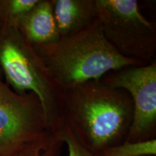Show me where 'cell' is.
<instances>
[{
  "label": "cell",
  "instance_id": "cell-1",
  "mask_svg": "<svg viewBox=\"0 0 156 156\" xmlns=\"http://www.w3.org/2000/svg\"><path fill=\"white\" fill-rule=\"evenodd\" d=\"M133 112L129 93L101 80L64 91V123L84 146L97 155L125 141Z\"/></svg>",
  "mask_w": 156,
  "mask_h": 156
},
{
  "label": "cell",
  "instance_id": "cell-2",
  "mask_svg": "<svg viewBox=\"0 0 156 156\" xmlns=\"http://www.w3.org/2000/svg\"><path fill=\"white\" fill-rule=\"evenodd\" d=\"M33 46L64 91L101 80L111 72L146 64L117 52L105 37L98 18L75 34Z\"/></svg>",
  "mask_w": 156,
  "mask_h": 156
},
{
  "label": "cell",
  "instance_id": "cell-3",
  "mask_svg": "<svg viewBox=\"0 0 156 156\" xmlns=\"http://www.w3.org/2000/svg\"><path fill=\"white\" fill-rule=\"evenodd\" d=\"M0 69L7 85L20 94L31 92L41 101L51 131L64 123V91L56 84L33 45L17 27L0 23Z\"/></svg>",
  "mask_w": 156,
  "mask_h": 156
},
{
  "label": "cell",
  "instance_id": "cell-4",
  "mask_svg": "<svg viewBox=\"0 0 156 156\" xmlns=\"http://www.w3.org/2000/svg\"><path fill=\"white\" fill-rule=\"evenodd\" d=\"M97 18L110 44L122 56L146 64L155 61V25L136 0H95Z\"/></svg>",
  "mask_w": 156,
  "mask_h": 156
},
{
  "label": "cell",
  "instance_id": "cell-5",
  "mask_svg": "<svg viewBox=\"0 0 156 156\" xmlns=\"http://www.w3.org/2000/svg\"><path fill=\"white\" fill-rule=\"evenodd\" d=\"M50 133L38 96L17 93L0 80V155L14 156Z\"/></svg>",
  "mask_w": 156,
  "mask_h": 156
},
{
  "label": "cell",
  "instance_id": "cell-6",
  "mask_svg": "<svg viewBox=\"0 0 156 156\" xmlns=\"http://www.w3.org/2000/svg\"><path fill=\"white\" fill-rule=\"evenodd\" d=\"M101 80L108 86L126 90L133 103V119L126 142L153 138L156 127V61L111 72Z\"/></svg>",
  "mask_w": 156,
  "mask_h": 156
},
{
  "label": "cell",
  "instance_id": "cell-7",
  "mask_svg": "<svg viewBox=\"0 0 156 156\" xmlns=\"http://www.w3.org/2000/svg\"><path fill=\"white\" fill-rule=\"evenodd\" d=\"M59 37L75 34L97 19L95 0H51Z\"/></svg>",
  "mask_w": 156,
  "mask_h": 156
},
{
  "label": "cell",
  "instance_id": "cell-8",
  "mask_svg": "<svg viewBox=\"0 0 156 156\" xmlns=\"http://www.w3.org/2000/svg\"><path fill=\"white\" fill-rule=\"evenodd\" d=\"M17 28L32 45L48 44L59 38L51 0H38L21 19Z\"/></svg>",
  "mask_w": 156,
  "mask_h": 156
},
{
  "label": "cell",
  "instance_id": "cell-9",
  "mask_svg": "<svg viewBox=\"0 0 156 156\" xmlns=\"http://www.w3.org/2000/svg\"><path fill=\"white\" fill-rule=\"evenodd\" d=\"M38 0H0V23L17 27Z\"/></svg>",
  "mask_w": 156,
  "mask_h": 156
},
{
  "label": "cell",
  "instance_id": "cell-10",
  "mask_svg": "<svg viewBox=\"0 0 156 156\" xmlns=\"http://www.w3.org/2000/svg\"><path fill=\"white\" fill-rule=\"evenodd\" d=\"M98 156H156L155 138L140 142H126L107 148Z\"/></svg>",
  "mask_w": 156,
  "mask_h": 156
},
{
  "label": "cell",
  "instance_id": "cell-11",
  "mask_svg": "<svg viewBox=\"0 0 156 156\" xmlns=\"http://www.w3.org/2000/svg\"><path fill=\"white\" fill-rule=\"evenodd\" d=\"M63 145L57 132L50 133L24 147L14 156H58Z\"/></svg>",
  "mask_w": 156,
  "mask_h": 156
},
{
  "label": "cell",
  "instance_id": "cell-12",
  "mask_svg": "<svg viewBox=\"0 0 156 156\" xmlns=\"http://www.w3.org/2000/svg\"><path fill=\"white\" fill-rule=\"evenodd\" d=\"M57 134L58 138L67 146V156H98L84 146L65 123L58 130Z\"/></svg>",
  "mask_w": 156,
  "mask_h": 156
},
{
  "label": "cell",
  "instance_id": "cell-13",
  "mask_svg": "<svg viewBox=\"0 0 156 156\" xmlns=\"http://www.w3.org/2000/svg\"><path fill=\"white\" fill-rule=\"evenodd\" d=\"M2 79V72H1V69H0V80Z\"/></svg>",
  "mask_w": 156,
  "mask_h": 156
},
{
  "label": "cell",
  "instance_id": "cell-14",
  "mask_svg": "<svg viewBox=\"0 0 156 156\" xmlns=\"http://www.w3.org/2000/svg\"><path fill=\"white\" fill-rule=\"evenodd\" d=\"M64 156H67V155H64Z\"/></svg>",
  "mask_w": 156,
  "mask_h": 156
},
{
  "label": "cell",
  "instance_id": "cell-15",
  "mask_svg": "<svg viewBox=\"0 0 156 156\" xmlns=\"http://www.w3.org/2000/svg\"><path fill=\"white\" fill-rule=\"evenodd\" d=\"M0 156H2V155H0Z\"/></svg>",
  "mask_w": 156,
  "mask_h": 156
}]
</instances>
